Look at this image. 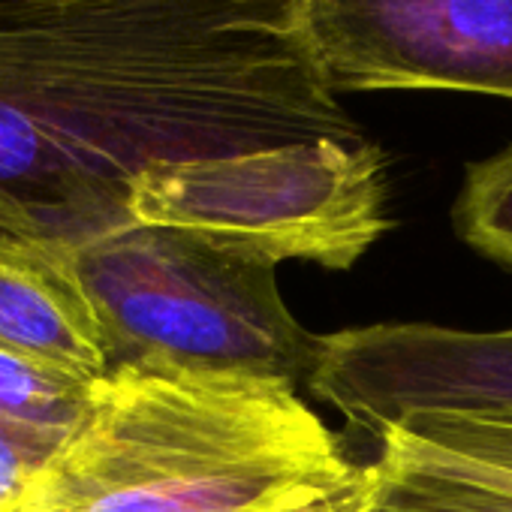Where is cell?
Listing matches in <instances>:
<instances>
[{
  "label": "cell",
  "mask_w": 512,
  "mask_h": 512,
  "mask_svg": "<svg viewBox=\"0 0 512 512\" xmlns=\"http://www.w3.org/2000/svg\"><path fill=\"white\" fill-rule=\"evenodd\" d=\"M362 142L302 0L0 4V238L85 244L163 163Z\"/></svg>",
  "instance_id": "cell-1"
},
{
  "label": "cell",
  "mask_w": 512,
  "mask_h": 512,
  "mask_svg": "<svg viewBox=\"0 0 512 512\" xmlns=\"http://www.w3.org/2000/svg\"><path fill=\"white\" fill-rule=\"evenodd\" d=\"M308 389L374 437L413 416L512 422V329L374 323L323 335Z\"/></svg>",
  "instance_id": "cell-6"
},
{
  "label": "cell",
  "mask_w": 512,
  "mask_h": 512,
  "mask_svg": "<svg viewBox=\"0 0 512 512\" xmlns=\"http://www.w3.org/2000/svg\"><path fill=\"white\" fill-rule=\"evenodd\" d=\"M362 473L281 380L163 362L112 368L7 512H281Z\"/></svg>",
  "instance_id": "cell-2"
},
{
  "label": "cell",
  "mask_w": 512,
  "mask_h": 512,
  "mask_svg": "<svg viewBox=\"0 0 512 512\" xmlns=\"http://www.w3.org/2000/svg\"><path fill=\"white\" fill-rule=\"evenodd\" d=\"M0 353L88 383L109 374L76 244L0 238Z\"/></svg>",
  "instance_id": "cell-8"
},
{
  "label": "cell",
  "mask_w": 512,
  "mask_h": 512,
  "mask_svg": "<svg viewBox=\"0 0 512 512\" xmlns=\"http://www.w3.org/2000/svg\"><path fill=\"white\" fill-rule=\"evenodd\" d=\"M67 437L0 425V512H7L37 479Z\"/></svg>",
  "instance_id": "cell-11"
},
{
  "label": "cell",
  "mask_w": 512,
  "mask_h": 512,
  "mask_svg": "<svg viewBox=\"0 0 512 512\" xmlns=\"http://www.w3.org/2000/svg\"><path fill=\"white\" fill-rule=\"evenodd\" d=\"M452 220L473 250L512 269V145L467 166Z\"/></svg>",
  "instance_id": "cell-10"
},
{
  "label": "cell",
  "mask_w": 512,
  "mask_h": 512,
  "mask_svg": "<svg viewBox=\"0 0 512 512\" xmlns=\"http://www.w3.org/2000/svg\"><path fill=\"white\" fill-rule=\"evenodd\" d=\"M386 157L362 139H314L142 172L127 211L275 266L350 269L386 232Z\"/></svg>",
  "instance_id": "cell-4"
},
{
  "label": "cell",
  "mask_w": 512,
  "mask_h": 512,
  "mask_svg": "<svg viewBox=\"0 0 512 512\" xmlns=\"http://www.w3.org/2000/svg\"><path fill=\"white\" fill-rule=\"evenodd\" d=\"M0 4H22V0H0Z\"/></svg>",
  "instance_id": "cell-13"
},
{
  "label": "cell",
  "mask_w": 512,
  "mask_h": 512,
  "mask_svg": "<svg viewBox=\"0 0 512 512\" xmlns=\"http://www.w3.org/2000/svg\"><path fill=\"white\" fill-rule=\"evenodd\" d=\"M94 383L64 371L0 353V425L70 437Z\"/></svg>",
  "instance_id": "cell-9"
},
{
  "label": "cell",
  "mask_w": 512,
  "mask_h": 512,
  "mask_svg": "<svg viewBox=\"0 0 512 512\" xmlns=\"http://www.w3.org/2000/svg\"><path fill=\"white\" fill-rule=\"evenodd\" d=\"M109 371L163 362L308 389L323 335L284 305L275 266L196 235L127 220L79 244Z\"/></svg>",
  "instance_id": "cell-3"
},
{
  "label": "cell",
  "mask_w": 512,
  "mask_h": 512,
  "mask_svg": "<svg viewBox=\"0 0 512 512\" xmlns=\"http://www.w3.org/2000/svg\"><path fill=\"white\" fill-rule=\"evenodd\" d=\"M377 440L362 512H512V422L413 416Z\"/></svg>",
  "instance_id": "cell-7"
},
{
  "label": "cell",
  "mask_w": 512,
  "mask_h": 512,
  "mask_svg": "<svg viewBox=\"0 0 512 512\" xmlns=\"http://www.w3.org/2000/svg\"><path fill=\"white\" fill-rule=\"evenodd\" d=\"M368 494H371V467H362L359 479L350 488H344L332 497H323V500H311L302 506L281 509V512H362L368 503Z\"/></svg>",
  "instance_id": "cell-12"
},
{
  "label": "cell",
  "mask_w": 512,
  "mask_h": 512,
  "mask_svg": "<svg viewBox=\"0 0 512 512\" xmlns=\"http://www.w3.org/2000/svg\"><path fill=\"white\" fill-rule=\"evenodd\" d=\"M302 25L335 94L512 100V0H302Z\"/></svg>",
  "instance_id": "cell-5"
}]
</instances>
